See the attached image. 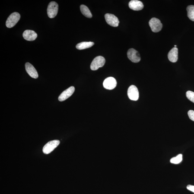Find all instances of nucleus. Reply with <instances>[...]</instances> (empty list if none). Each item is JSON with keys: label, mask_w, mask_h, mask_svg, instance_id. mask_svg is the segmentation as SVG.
Here are the masks:
<instances>
[{"label": "nucleus", "mask_w": 194, "mask_h": 194, "mask_svg": "<svg viewBox=\"0 0 194 194\" xmlns=\"http://www.w3.org/2000/svg\"><path fill=\"white\" fill-rule=\"evenodd\" d=\"M149 25L152 31L154 33H157L161 30L163 24L160 20L156 18H152L149 22Z\"/></svg>", "instance_id": "obj_5"}, {"label": "nucleus", "mask_w": 194, "mask_h": 194, "mask_svg": "<svg viewBox=\"0 0 194 194\" xmlns=\"http://www.w3.org/2000/svg\"><path fill=\"white\" fill-rule=\"evenodd\" d=\"M105 19L107 24L113 27H116L119 25L118 19L114 14H105Z\"/></svg>", "instance_id": "obj_7"}, {"label": "nucleus", "mask_w": 194, "mask_h": 194, "mask_svg": "<svg viewBox=\"0 0 194 194\" xmlns=\"http://www.w3.org/2000/svg\"><path fill=\"white\" fill-rule=\"evenodd\" d=\"M187 16L189 19L194 21V5L188 6L187 8Z\"/></svg>", "instance_id": "obj_17"}, {"label": "nucleus", "mask_w": 194, "mask_h": 194, "mask_svg": "<svg viewBox=\"0 0 194 194\" xmlns=\"http://www.w3.org/2000/svg\"><path fill=\"white\" fill-rule=\"evenodd\" d=\"M37 35L36 32L31 30H26L23 33V36L26 40L33 41L35 40Z\"/></svg>", "instance_id": "obj_13"}, {"label": "nucleus", "mask_w": 194, "mask_h": 194, "mask_svg": "<svg viewBox=\"0 0 194 194\" xmlns=\"http://www.w3.org/2000/svg\"><path fill=\"white\" fill-rule=\"evenodd\" d=\"M80 10L81 12L84 16L88 18H91L92 17L91 12L86 6L84 5H81L80 6Z\"/></svg>", "instance_id": "obj_16"}, {"label": "nucleus", "mask_w": 194, "mask_h": 194, "mask_svg": "<svg viewBox=\"0 0 194 194\" xmlns=\"http://www.w3.org/2000/svg\"><path fill=\"white\" fill-rule=\"evenodd\" d=\"M106 63V59L101 56L96 57L93 60L90 65L92 70H97L99 68L103 67Z\"/></svg>", "instance_id": "obj_2"}, {"label": "nucleus", "mask_w": 194, "mask_h": 194, "mask_svg": "<svg viewBox=\"0 0 194 194\" xmlns=\"http://www.w3.org/2000/svg\"><path fill=\"white\" fill-rule=\"evenodd\" d=\"M186 97L189 100L194 103V92H193L190 91L187 92Z\"/></svg>", "instance_id": "obj_19"}, {"label": "nucleus", "mask_w": 194, "mask_h": 194, "mask_svg": "<svg viewBox=\"0 0 194 194\" xmlns=\"http://www.w3.org/2000/svg\"><path fill=\"white\" fill-rule=\"evenodd\" d=\"M94 43L93 42H82L78 44L76 46L77 49L81 50L91 48L94 46Z\"/></svg>", "instance_id": "obj_15"}, {"label": "nucleus", "mask_w": 194, "mask_h": 194, "mask_svg": "<svg viewBox=\"0 0 194 194\" xmlns=\"http://www.w3.org/2000/svg\"><path fill=\"white\" fill-rule=\"evenodd\" d=\"M127 94L131 100L137 101L139 98V92L138 88L135 85H131L128 89Z\"/></svg>", "instance_id": "obj_8"}, {"label": "nucleus", "mask_w": 194, "mask_h": 194, "mask_svg": "<svg viewBox=\"0 0 194 194\" xmlns=\"http://www.w3.org/2000/svg\"><path fill=\"white\" fill-rule=\"evenodd\" d=\"M168 58L171 62L175 63L177 62L178 59V49L174 47L172 48L169 52Z\"/></svg>", "instance_id": "obj_14"}, {"label": "nucleus", "mask_w": 194, "mask_h": 194, "mask_svg": "<svg viewBox=\"0 0 194 194\" xmlns=\"http://www.w3.org/2000/svg\"><path fill=\"white\" fill-rule=\"evenodd\" d=\"M174 47H176V45H175V46H174Z\"/></svg>", "instance_id": "obj_22"}, {"label": "nucleus", "mask_w": 194, "mask_h": 194, "mask_svg": "<svg viewBox=\"0 0 194 194\" xmlns=\"http://www.w3.org/2000/svg\"><path fill=\"white\" fill-rule=\"evenodd\" d=\"M75 88L74 86H71L64 91L58 97V100L60 101H64L71 97L74 93Z\"/></svg>", "instance_id": "obj_10"}, {"label": "nucleus", "mask_w": 194, "mask_h": 194, "mask_svg": "<svg viewBox=\"0 0 194 194\" xmlns=\"http://www.w3.org/2000/svg\"><path fill=\"white\" fill-rule=\"evenodd\" d=\"M188 114L189 118L194 121V111L192 110H189L188 112Z\"/></svg>", "instance_id": "obj_20"}, {"label": "nucleus", "mask_w": 194, "mask_h": 194, "mask_svg": "<svg viewBox=\"0 0 194 194\" xmlns=\"http://www.w3.org/2000/svg\"><path fill=\"white\" fill-rule=\"evenodd\" d=\"M60 144V141L58 140H54L48 142L44 146L43 151L44 154H48L53 151Z\"/></svg>", "instance_id": "obj_4"}, {"label": "nucleus", "mask_w": 194, "mask_h": 194, "mask_svg": "<svg viewBox=\"0 0 194 194\" xmlns=\"http://www.w3.org/2000/svg\"><path fill=\"white\" fill-rule=\"evenodd\" d=\"M21 16L18 12L12 14L7 18L6 22V26L9 28L14 27L20 20Z\"/></svg>", "instance_id": "obj_1"}, {"label": "nucleus", "mask_w": 194, "mask_h": 194, "mask_svg": "<svg viewBox=\"0 0 194 194\" xmlns=\"http://www.w3.org/2000/svg\"><path fill=\"white\" fill-rule=\"evenodd\" d=\"M129 7L134 11H140L143 9L144 5L141 1L138 0H132L129 3Z\"/></svg>", "instance_id": "obj_12"}, {"label": "nucleus", "mask_w": 194, "mask_h": 194, "mask_svg": "<svg viewBox=\"0 0 194 194\" xmlns=\"http://www.w3.org/2000/svg\"><path fill=\"white\" fill-rule=\"evenodd\" d=\"M183 159V156L182 154H179L176 157H173L171 159L170 162L172 164H178L181 162Z\"/></svg>", "instance_id": "obj_18"}, {"label": "nucleus", "mask_w": 194, "mask_h": 194, "mask_svg": "<svg viewBox=\"0 0 194 194\" xmlns=\"http://www.w3.org/2000/svg\"><path fill=\"white\" fill-rule=\"evenodd\" d=\"M188 190L191 191L194 193V186L192 185H189L187 186V187Z\"/></svg>", "instance_id": "obj_21"}, {"label": "nucleus", "mask_w": 194, "mask_h": 194, "mask_svg": "<svg viewBox=\"0 0 194 194\" xmlns=\"http://www.w3.org/2000/svg\"><path fill=\"white\" fill-rule=\"evenodd\" d=\"M25 66L26 72L30 77L35 79L37 78L38 77V74L37 71L31 64L27 62L25 64Z\"/></svg>", "instance_id": "obj_11"}, {"label": "nucleus", "mask_w": 194, "mask_h": 194, "mask_svg": "<svg viewBox=\"0 0 194 194\" xmlns=\"http://www.w3.org/2000/svg\"><path fill=\"white\" fill-rule=\"evenodd\" d=\"M117 82L116 79L113 77H109L105 80L103 82V86L108 90H113L116 87Z\"/></svg>", "instance_id": "obj_9"}, {"label": "nucleus", "mask_w": 194, "mask_h": 194, "mask_svg": "<svg viewBox=\"0 0 194 194\" xmlns=\"http://www.w3.org/2000/svg\"><path fill=\"white\" fill-rule=\"evenodd\" d=\"M127 56L128 59L132 62L138 63L141 60L140 55L139 52L135 49H129L127 52Z\"/></svg>", "instance_id": "obj_6"}, {"label": "nucleus", "mask_w": 194, "mask_h": 194, "mask_svg": "<svg viewBox=\"0 0 194 194\" xmlns=\"http://www.w3.org/2000/svg\"><path fill=\"white\" fill-rule=\"evenodd\" d=\"M58 4L55 1H51L49 3L47 8V14L50 18L55 17L58 14Z\"/></svg>", "instance_id": "obj_3"}]
</instances>
